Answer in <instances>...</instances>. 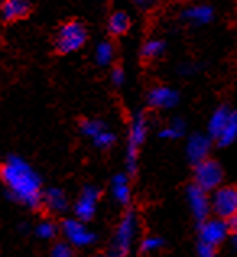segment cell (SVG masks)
<instances>
[{"label": "cell", "mask_w": 237, "mask_h": 257, "mask_svg": "<svg viewBox=\"0 0 237 257\" xmlns=\"http://www.w3.org/2000/svg\"><path fill=\"white\" fill-rule=\"evenodd\" d=\"M7 195L25 207L38 208L43 200V181L33 166L17 155H10L0 166Z\"/></svg>", "instance_id": "cell-1"}, {"label": "cell", "mask_w": 237, "mask_h": 257, "mask_svg": "<svg viewBox=\"0 0 237 257\" xmlns=\"http://www.w3.org/2000/svg\"><path fill=\"white\" fill-rule=\"evenodd\" d=\"M138 233V218L135 212H127L124 218L117 225L116 233L112 236V241L109 244V257H125L133 246V241Z\"/></svg>", "instance_id": "cell-2"}, {"label": "cell", "mask_w": 237, "mask_h": 257, "mask_svg": "<svg viewBox=\"0 0 237 257\" xmlns=\"http://www.w3.org/2000/svg\"><path fill=\"white\" fill-rule=\"evenodd\" d=\"M148 135V119L143 112H137L128 128V140L125 150V166L128 174H133L138 166V150L145 144Z\"/></svg>", "instance_id": "cell-3"}, {"label": "cell", "mask_w": 237, "mask_h": 257, "mask_svg": "<svg viewBox=\"0 0 237 257\" xmlns=\"http://www.w3.org/2000/svg\"><path fill=\"white\" fill-rule=\"evenodd\" d=\"M88 39V31L81 22H67L60 26L56 38V47L60 54H72L85 46Z\"/></svg>", "instance_id": "cell-4"}, {"label": "cell", "mask_w": 237, "mask_h": 257, "mask_svg": "<svg viewBox=\"0 0 237 257\" xmlns=\"http://www.w3.org/2000/svg\"><path fill=\"white\" fill-rule=\"evenodd\" d=\"M60 231H62L64 238L67 239V244H70L72 247H88L98 241L96 233L88 228L85 221L78 218L64 220Z\"/></svg>", "instance_id": "cell-5"}, {"label": "cell", "mask_w": 237, "mask_h": 257, "mask_svg": "<svg viewBox=\"0 0 237 257\" xmlns=\"http://www.w3.org/2000/svg\"><path fill=\"white\" fill-rule=\"evenodd\" d=\"M222 182V168L216 160L206 158L195 165V184L203 191L211 192Z\"/></svg>", "instance_id": "cell-6"}, {"label": "cell", "mask_w": 237, "mask_h": 257, "mask_svg": "<svg viewBox=\"0 0 237 257\" xmlns=\"http://www.w3.org/2000/svg\"><path fill=\"white\" fill-rule=\"evenodd\" d=\"M211 210L218 218L227 220L229 216L237 213V187L232 186H219L213 191Z\"/></svg>", "instance_id": "cell-7"}, {"label": "cell", "mask_w": 237, "mask_h": 257, "mask_svg": "<svg viewBox=\"0 0 237 257\" xmlns=\"http://www.w3.org/2000/svg\"><path fill=\"white\" fill-rule=\"evenodd\" d=\"M198 234H200V242L216 247L227 238L229 226L226 220L218 218V216H216V218H206L200 223Z\"/></svg>", "instance_id": "cell-8"}, {"label": "cell", "mask_w": 237, "mask_h": 257, "mask_svg": "<svg viewBox=\"0 0 237 257\" xmlns=\"http://www.w3.org/2000/svg\"><path fill=\"white\" fill-rule=\"evenodd\" d=\"M187 202H188V207H190L193 218L198 223L208 218L209 212H211V200H209L208 192L203 191L195 182L188 186L187 189Z\"/></svg>", "instance_id": "cell-9"}, {"label": "cell", "mask_w": 237, "mask_h": 257, "mask_svg": "<svg viewBox=\"0 0 237 257\" xmlns=\"http://www.w3.org/2000/svg\"><path fill=\"white\" fill-rule=\"evenodd\" d=\"M98 202H99V191L94 186H86L83 191H81L75 205H73L75 218L85 223L93 220V216L96 213V208H98Z\"/></svg>", "instance_id": "cell-10"}, {"label": "cell", "mask_w": 237, "mask_h": 257, "mask_svg": "<svg viewBox=\"0 0 237 257\" xmlns=\"http://www.w3.org/2000/svg\"><path fill=\"white\" fill-rule=\"evenodd\" d=\"M211 152V139L205 134H193L188 137L185 145L187 158L192 165H197L200 161L206 160Z\"/></svg>", "instance_id": "cell-11"}, {"label": "cell", "mask_w": 237, "mask_h": 257, "mask_svg": "<svg viewBox=\"0 0 237 257\" xmlns=\"http://www.w3.org/2000/svg\"><path fill=\"white\" fill-rule=\"evenodd\" d=\"M179 103V93L171 86H154L148 93V104L156 109H172Z\"/></svg>", "instance_id": "cell-12"}, {"label": "cell", "mask_w": 237, "mask_h": 257, "mask_svg": "<svg viewBox=\"0 0 237 257\" xmlns=\"http://www.w3.org/2000/svg\"><path fill=\"white\" fill-rule=\"evenodd\" d=\"M41 205H44L47 210L52 213H62L69 207V200L62 189L59 187H49L43 191V200Z\"/></svg>", "instance_id": "cell-13"}, {"label": "cell", "mask_w": 237, "mask_h": 257, "mask_svg": "<svg viewBox=\"0 0 237 257\" xmlns=\"http://www.w3.org/2000/svg\"><path fill=\"white\" fill-rule=\"evenodd\" d=\"M31 5L28 0H2L0 4V13L7 22H15L28 17Z\"/></svg>", "instance_id": "cell-14"}, {"label": "cell", "mask_w": 237, "mask_h": 257, "mask_svg": "<svg viewBox=\"0 0 237 257\" xmlns=\"http://www.w3.org/2000/svg\"><path fill=\"white\" fill-rule=\"evenodd\" d=\"M182 18L192 25H208L214 18V10L209 5H192L182 12Z\"/></svg>", "instance_id": "cell-15"}, {"label": "cell", "mask_w": 237, "mask_h": 257, "mask_svg": "<svg viewBox=\"0 0 237 257\" xmlns=\"http://www.w3.org/2000/svg\"><path fill=\"white\" fill-rule=\"evenodd\" d=\"M231 112H232V109L229 106H219L218 109L211 114V117H209V120H208V135H209V139L216 140L219 137L222 128H224V125L227 124Z\"/></svg>", "instance_id": "cell-16"}, {"label": "cell", "mask_w": 237, "mask_h": 257, "mask_svg": "<svg viewBox=\"0 0 237 257\" xmlns=\"http://www.w3.org/2000/svg\"><path fill=\"white\" fill-rule=\"evenodd\" d=\"M111 191H112V197L116 199L120 205H127L132 199L130 184H128V176L124 173L114 176Z\"/></svg>", "instance_id": "cell-17"}, {"label": "cell", "mask_w": 237, "mask_h": 257, "mask_svg": "<svg viewBox=\"0 0 237 257\" xmlns=\"http://www.w3.org/2000/svg\"><path fill=\"white\" fill-rule=\"evenodd\" d=\"M132 26V20L130 15L124 10H117L114 12L111 18H109V23H107V28H109V33L112 36H122L128 33Z\"/></svg>", "instance_id": "cell-18"}, {"label": "cell", "mask_w": 237, "mask_h": 257, "mask_svg": "<svg viewBox=\"0 0 237 257\" xmlns=\"http://www.w3.org/2000/svg\"><path fill=\"white\" fill-rule=\"evenodd\" d=\"M235 140H237V111L232 109L227 124L222 128L219 137L216 139V144L219 147H229V145H232Z\"/></svg>", "instance_id": "cell-19"}, {"label": "cell", "mask_w": 237, "mask_h": 257, "mask_svg": "<svg viewBox=\"0 0 237 257\" xmlns=\"http://www.w3.org/2000/svg\"><path fill=\"white\" fill-rule=\"evenodd\" d=\"M184 134H185V122L180 117H175L166 127L161 128L159 137L161 139H167V140H177Z\"/></svg>", "instance_id": "cell-20"}, {"label": "cell", "mask_w": 237, "mask_h": 257, "mask_svg": "<svg viewBox=\"0 0 237 257\" xmlns=\"http://www.w3.org/2000/svg\"><path fill=\"white\" fill-rule=\"evenodd\" d=\"M114 56H116V51H114V46L109 41H103L96 46V51H94V57H96V62L99 65H109Z\"/></svg>", "instance_id": "cell-21"}, {"label": "cell", "mask_w": 237, "mask_h": 257, "mask_svg": "<svg viewBox=\"0 0 237 257\" xmlns=\"http://www.w3.org/2000/svg\"><path fill=\"white\" fill-rule=\"evenodd\" d=\"M166 44L161 39H150L143 44V49H141V56L145 59H158L164 54Z\"/></svg>", "instance_id": "cell-22"}, {"label": "cell", "mask_w": 237, "mask_h": 257, "mask_svg": "<svg viewBox=\"0 0 237 257\" xmlns=\"http://www.w3.org/2000/svg\"><path fill=\"white\" fill-rule=\"evenodd\" d=\"M104 128H107L106 124L99 119H85L83 122L80 124L81 134H83L85 137H90V139H94L99 132H103Z\"/></svg>", "instance_id": "cell-23"}, {"label": "cell", "mask_w": 237, "mask_h": 257, "mask_svg": "<svg viewBox=\"0 0 237 257\" xmlns=\"http://www.w3.org/2000/svg\"><path fill=\"white\" fill-rule=\"evenodd\" d=\"M91 140H93L94 147L101 148V150H106V148H111L114 144H116L117 137H116V134H112L109 131V128H104L103 132H99L96 137L91 139Z\"/></svg>", "instance_id": "cell-24"}, {"label": "cell", "mask_w": 237, "mask_h": 257, "mask_svg": "<svg viewBox=\"0 0 237 257\" xmlns=\"http://www.w3.org/2000/svg\"><path fill=\"white\" fill-rule=\"evenodd\" d=\"M162 247V239L158 236H146V238L141 239L140 244V251L143 254H154L158 252Z\"/></svg>", "instance_id": "cell-25"}, {"label": "cell", "mask_w": 237, "mask_h": 257, "mask_svg": "<svg viewBox=\"0 0 237 257\" xmlns=\"http://www.w3.org/2000/svg\"><path fill=\"white\" fill-rule=\"evenodd\" d=\"M36 234L39 236L41 239H54L57 234V226L56 223H52L49 220L41 221L39 225L36 226Z\"/></svg>", "instance_id": "cell-26"}, {"label": "cell", "mask_w": 237, "mask_h": 257, "mask_svg": "<svg viewBox=\"0 0 237 257\" xmlns=\"http://www.w3.org/2000/svg\"><path fill=\"white\" fill-rule=\"evenodd\" d=\"M51 257H75V254H73V249L70 244H67V242H57L52 249Z\"/></svg>", "instance_id": "cell-27"}, {"label": "cell", "mask_w": 237, "mask_h": 257, "mask_svg": "<svg viewBox=\"0 0 237 257\" xmlns=\"http://www.w3.org/2000/svg\"><path fill=\"white\" fill-rule=\"evenodd\" d=\"M111 78H112V83L116 86H120L124 85L125 82V72L122 67H114L112 69V73H111Z\"/></svg>", "instance_id": "cell-28"}, {"label": "cell", "mask_w": 237, "mask_h": 257, "mask_svg": "<svg viewBox=\"0 0 237 257\" xmlns=\"http://www.w3.org/2000/svg\"><path fill=\"white\" fill-rule=\"evenodd\" d=\"M198 257H216L214 247L200 242V244H198Z\"/></svg>", "instance_id": "cell-29"}, {"label": "cell", "mask_w": 237, "mask_h": 257, "mask_svg": "<svg viewBox=\"0 0 237 257\" xmlns=\"http://www.w3.org/2000/svg\"><path fill=\"white\" fill-rule=\"evenodd\" d=\"M226 223L229 226V231L237 233V213H234L232 216H229V218L226 220Z\"/></svg>", "instance_id": "cell-30"}, {"label": "cell", "mask_w": 237, "mask_h": 257, "mask_svg": "<svg viewBox=\"0 0 237 257\" xmlns=\"http://www.w3.org/2000/svg\"><path fill=\"white\" fill-rule=\"evenodd\" d=\"M133 2L138 7H141V9H150V7L154 4V0H133Z\"/></svg>", "instance_id": "cell-31"}, {"label": "cell", "mask_w": 237, "mask_h": 257, "mask_svg": "<svg viewBox=\"0 0 237 257\" xmlns=\"http://www.w3.org/2000/svg\"><path fill=\"white\" fill-rule=\"evenodd\" d=\"M232 246H234V249L237 251V233H232Z\"/></svg>", "instance_id": "cell-32"}, {"label": "cell", "mask_w": 237, "mask_h": 257, "mask_svg": "<svg viewBox=\"0 0 237 257\" xmlns=\"http://www.w3.org/2000/svg\"><path fill=\"white\" fill-rule=\"evenodd\" d=\"M91 257H109V255H104V254H94V255H91Z\"/></svg>", "instance_id": "cell-33"}]
</instances>
